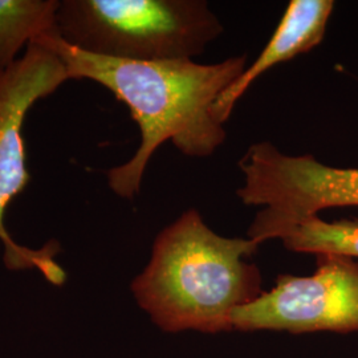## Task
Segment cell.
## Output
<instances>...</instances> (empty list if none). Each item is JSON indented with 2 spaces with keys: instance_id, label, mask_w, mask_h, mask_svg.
<instances>
[{
  "instance_id": "obj_5",
  "label": "cell",
  "mask_w": 358,
  "mask_h": 358,
  "mask_svg": "<svg viewBox=\"0 0 358 358\" xmlns=\"http://www.w3.org/2000/svg\"><path fill=\"white\" fill-rule=\"evenodd\" d=\"M69 80L62 60L48 48L29 43L24 55L0 72V241L3 262L10 271L36 269L52 285L66 280L64 268L55 260L60 245L51 241L34 250L16 243L6 229V210L31 180L27 169L23 125L28 110Z\"/></svg>"
},
{
  "instance_id": "obj_2",
  "label": "cell",
  "mask_w": 358,
  "mask_h": 358,
  "mask_svg": "<svg viewBox=\"0 0 358 358\" xmlns=\"http://www.w3.org/2000/svg\"><path fill=\"white\" fill-rule=\"evenodd\" d=\"M259 245L217 235L189 208L158 234L150 262L130 289L165 332H227L234 312L263 294L260 271L247 262Z\"/></svg>"
},
{
  "instance_id": "obj_7",
  "label": "cell",
  "mask_w": 358,
  "mask_h": 358,
  "mask_svg": "<svg viewBox=\"0 0 358 358\" xmlns=\"http://www.w3.org/2000/svg\"><path fill=\"white\" fill-rule=\"evenodd\" d=\"M334 8L332 0H292L275 34L243 73L224 90L214 103V115L222 125L229 120L235 103L256 78L272 66L307 53L322 41Z\"/></svg>"
},
{
  "instance_id": "obj_9",
  "label": "cell",
  "mask_w": 358,
  "mask_h": 358,
  "mask_svg": "<svg viewBox=\"0 0 358 358\" xmlns=\"http://www.w3.org/2000/svg\"><path fill=\"white\" fill-rule=\"evenodd\" d=\"M284 247L303 254H334L358 257V219L325 222L319 215L287 227L279 235Z\"/></svg>"
},
{
  "instance_id": "obj_6",
  "label": "cell",
  "mask_w": 358,
  "mask_h": 358,
  "mask_svg": "<svg viewBox=\"0 0 358 358\" xmlns=\"http://www.w3.org/2000/svg\"><path fill=\"white\" fill-rule=\"evenodd\" d=\"M236 331L292 334L358 331V262L319 254L310 276L280 275L275 287L232 315Z\"/></svg>"
},
{
  "instance_id": "obj_4",
  "label": "cell",
  "mask_w": 358,
  "mask_h": 358,
  "mask_svg": "<svg viewBox=\"0 0 358 358\" xmlns=\"http://www.w3.org/2000/svg\"><path fill=\"white\" fill-rule=\"evenodd\" d=\"M243 185L238 198L260 207L248 239H278L287 227L334 207L358 206V169H340L313 155H288L271 142L250 146L239 161Z\"/></svg>"
},
{
  "instance_id": "obj_8",
  "label": "cell",
  "mask_w": 358,
  "mask_h": 358,
  "mask_svg": "<svg viewBox=\"0 0 358 358\" xmlns=\"http://www.w3.org/2000/svg\"><path fill=\"white\" fill-rule=\"evenodd\" d=\"M59 0H0V72L20 50L44 35H57Z\"/></svg>"
},
{
  "instance_id": "obj_1",
  "label": "cell",
  "mask_w": 358,
  "mask_h": 358,
  "mask_svg": "<svg viewBox=\"0 0 358 358\" xmlns=\"http://www.w3.org/2000/svg\"><path fill=\"white\" fill-rule=\"evenodd\" d=\"M53 52L69 80H92L125 103L137 122L141 143L127 164L106 173L110 190L133 199L155 150L166 141L187 157H210L226 141V130L214 115L217 97L245 69L247 56L217 64L194 60L131 62L92 55L69 45L57 35L34 40Z\"/></svg>"
},
{
  "instance_id": "obj_3",
  "label": "cell",
  "mask_w": 358,
  "mask_h": 358,
  "mask_svg": "<svg viewBox=\"0 0 358 358\" xmlns=\"http://www.w3.org/2000/svg\"><path fill=\"white\" fill-rule=\"evenodd\" d=\"M56 27L80 51L131 62L192 60L223 32L205 0H63Z\"/></svg>"
}]
</instances>
